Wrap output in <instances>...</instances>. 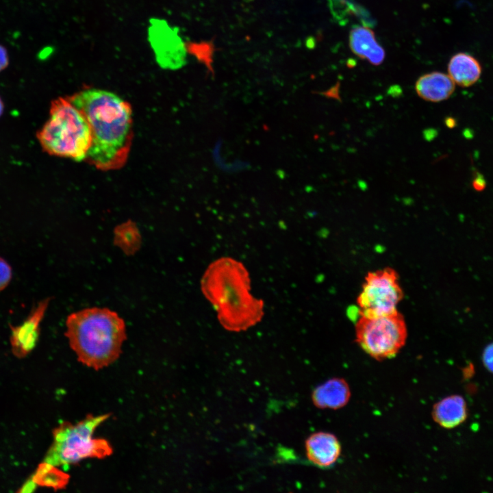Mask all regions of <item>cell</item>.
Listing matches in <instances>:
<instances>
[{"label": "cell", "instance_id": "cell-1", "mask_svg": "<svg viewBox=\"0 0 493 493\" xmlns=\"http://www.w3.org/2000/svg\"><path fill=\"white\" fill-rule=\"evenodd\" d=\"M68 99L90 127L92 142L86 160L102 170L120 168L131 144L130 105L112 92L95 88H84Z\"/></svg>", "mask_w": 493, "mask_h": 493}, {"label": "cell", "instance_id": "cell-2", "mask_svg": "<svg viewBox=\"0 0 493 493\" xmlns=\"http://www.w3.org/2000/svg\"><path fill=\"white\" fill-rule=\"evenodd\" d=\"M201 286L225 329L238 332L261 320L263 301L250 293L249 273L240 262L231 257L215 260L204 273Z\"/></svg>", "mask_w": 493, "mask_h": 493}, {"label": "cell", "instance_id": "cell-3", "mask_svg": "<svg viewBox=\"0 0 493 493\" xmlns=\"http://www.w3.org/2000/svg\"><path fill=\"white\" fill-rule=\"evenodd\" d=\"M65 335L78 360L96 370L107 367L121 355L126 340L125 322L105 307H89L71 314Z\"/></svg>", "mask_w": 493, "mask_h": 493}, {"label": "cell", "instance_id": "cell-4", "mask_svg": "<svg viewBox=\"0 0 493 493\" xmlns=\"http://www.w3.org/2000/svg\"><path fill=\"white\" fill-rule=\"evenodd\" d=\"M37 138L49 154L77 162L86 160L92 142L86 117L69 99L64 98L51 103L49 118L38 132Z\"/></svg>", "mask_w": 493, "mask_h": 493}, {"label": "cell", "instance_id": "cell-5", "mask_svg": "<svg viewBox=\"0 0 493 493\" xmlns=\"http://www.w3.org/2000/svg\"><path fill=\"white\" fill-rule=\"evenodd\" d=\"M109 414L88 416L76 424L65 422L53 431V442L45 462L53 466H68L86 458H104L112 453L109 442L93 437L94 430Z\"/></svg>", "mask_w": 493, "mask_h": 493}, {"label": "cell", "instance_id": "cell-6", "mask_svg": "<svg viewBox=\"0 0 493 493\" xmlns=\"http://www.w3.org/2000/svg\"><path fill=\"white\" fill-rule=\"evenodd\" d=\"M355 336L357 343L366 353L383 360L399 353L405 343L407 331L403 316L397 311L376 316L358 315Z\"/></svg>", "mask_w": 493, "mask_h": 493}, {"label": "cell", "instance_id": "cell-7", "mask_svg": "<svg viewBox=\"0 0 493 493\" xmlns=\"http://www.w3.org/2000/svg\"><path fill=\"white\" fill-rule=\"evenodd\" d=\"M403 296L396 272L385 268L367 274L357 299V314L382 316L397 312Z\"/></svg>", "mask_w": 493, "mask_h": 493}, {"label": "cell", "instance_id": "cell-8", "mask_svg": "<svg viewBox=\"0 0 493 493\" xmlns=\"http://www.w3.org/2000/svg\"><path fill=\"white\" fill-rule=\"evenodd\" d=\"M147 39L153 51L155 61L164 69L175 70L185 64L186 46L175 28L157 18L149 21Z\"/></svg>", "mask_w": 493, "mask_h": 493}, {"label": "cell", "instance_id": "cell-9", "mask_svg": "<svg viewBox=\"0 0 493 493\" xmlns=\"http://www.w3.org/2000/svg\"><path fill=\"white\" fill-rule=\"evenodd\" d=\"M49 300L41 301L22 325L12 327L10 342L16 356H25L30 352L38 340L40 324L47 309Z\"/></svg>", "mask_w": 493, "mask_h": 493}, {"label": "cell", "instance_id": "cell-10", "mask_svg": "<svg viewBox=\"0 0 493 493\" xmlns=\"http://www.w3.org/2000/svg\"><path fill=\"white\" fill-rule=\"evenodd\" d=\"M305 447L308 460L320 468L333 466L341 454L340 441L329 432H316L310 435L305 441Z\"/></svg>", "mask_w": 493, "mask_h": 493}, {"label": "cell", "instance_id": "cell-11", "mask_svg": "<svg viewBox=\"0 0 493 493\" xmlns=\"http://www.w3.org/2000/svg\"><path fill=\"white\" fill-rule=\"evenodd\" d=\"M351 396L348 383L342 378H331L313 391V403L318 408L338 409L345 406Z\"/></svg>", "mask_w": 493, "mask_h": 493}, {"label": "cell", "instance_id": "cell-12", "mask_svg": "<svg viewBox=\"0 0 493 493\" xmlns=\"http://www.w3.org/2000/svg\"><path fill=\"white\" fill-rule=\"evenodd\" d=\"M349 43L351 50L357 56L378 66L385 58V51L377 42L374 31L368 27L357 26L349 34Z\"/></svg>", "mask_w": 493, "mask_h": 493}, {"label": "cell", "instance_id": "cell-13", "mask_svg": "<svg viewBox=\"0 0 493 493\" xmlns=\"http://www.w3.org/2000/svg\"><path fill=\"white\" fill-rule=\"evenodd\" d=\"M418 95L430 102H440L449 98L455 90V83L448 75L431 72L420 77L415 86Z\"/></svg>", "mask_w": 493, "mask_h": 493}, {"label": "cell", "instance_id": "cell-14", "mask_svg": "<svg viewBox=\"0 0 493 493\" xmlns=\"http://www.w3.org/2000/svg\"><path fill=\"white\" fill-rule=\"evenodd\" d=\"M468 416L466 403L459 395H451L437 402L433 407L432 418L445 429L457 427Z\"/></svg>", "mask_w": 493, "mask_h": 493}, {"label": "cell", "instance_id": "cell-15", "mask_svg": "<svg viewBox=\"0 0 493 493\" xmlns=\"http://www.w3.org/2000/svg\"><path fill=\"white\" fill-rule=\"evenodd\" d=\"M448 72L455 84L462 87H468L479 79L481 67L473 56L466 53H459L451 58Z\"/></svg>", "mask_w": 493, "mask_h": 493}, {"label": "cell", "instance_id": "cell-16", "mask_svg": "<svg viewBox=\"0 0 493 493\" xmlns=\"http://www.w3.org/2000/svg\"><path fill=\"white\" fill-rule=\"evenodd\" d=\"M114 244L126 255H133L141 245V236L136 225L131 222L117 226L114 230Z\"/></svg>", "mask_w": 493, "mask_h": 493}, {"label": "cell", "instance_id": "cell-17", "mask_svg": "<svg viewBox=\"0 0 493 493\" xmlns=\"http://www.w3.org/2000/svg\"><path fill=\"white\" fill-rule=\"evenodd\" d=\"M68 476L56 469L55 466L45 462L33 477L32 482L42 486L60 488L68 481Z\"/></svg>", "mask_w": 493, "mask_h": 493}, {"label": "cell", "instance_id": "cell-18", "mask_svg": "<svg viewBox=\"0 0 493 493\" xmlns=\"http://www.w3.org/2000/svg\"><path fill=\"white\" fill-rule=\"evenodd\" d=\"M12 278V268L8 263L0 257V291L9 284Z\"/></svg>", "mask_w": 493, "mask_h": 493}, {"label": "cell", "instance_id": "cell-19", "mask_svg": "<svg viewBox=\"0 0 493 493\" xmlns=\"http://www.w3.org/2000/svg\"><path fill=\"white\" fill-rule=\"evenodd\" d=\"M482 360L488 370L493 373V342L485 348L482 355Z\"/></svg>", "mask_w": 493, "mask_h": 493}, {"label": "cell", "instance_id": "cell-20", "mask_svg": "<svg viewBox=\"0 0 493 493\" xmlns=\"http://www.w3.org/2000/svg\"><path fill=\"white\" fill-rule=\"evenodd\" d=\"M10 58L7 49L0 44V73L9 65Z\"/></svg>", "mask_w": 493, "mask_h": 493}, {"label": "cell", "instance_id": "cell-21", "mask_svg": "<svg viewBox=\"0 0 493 493\" xmlns=\"http://www.w3.org/2000/svg\"><path fill=\"white\" fill-rule=\"evenodd\" d=\"M473 186L476 190H481L485 187V181L481 177H477L475 179Z\"/></svg>", "mask_w": 493, "mask_h": 493}, {"label": "cell", "instance_id": "cell-22", "mask_svg": "<svg viewBox=\"0 0 493 493\" xmlns=\"http://www.w3.org/2000/svg\"><path fill=\"white\" fill-rule=\"evenodd\" d=\"M3 110H4V104H3V102L1 99V98L0 97V116L2 115Z\"/></svg>", "mask_w": 493, "mask_h": 493}]
</instances>
